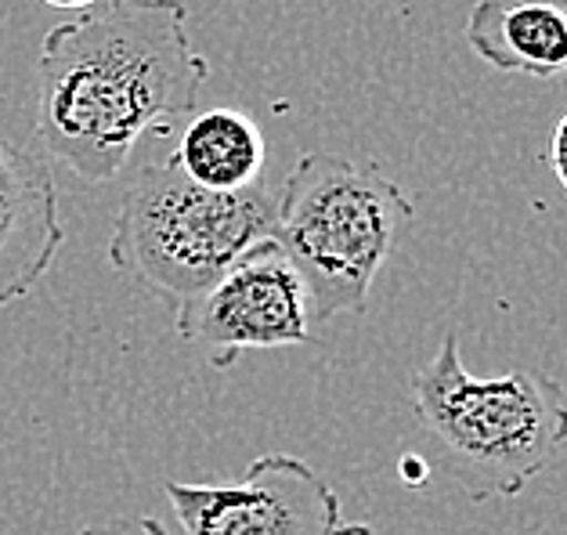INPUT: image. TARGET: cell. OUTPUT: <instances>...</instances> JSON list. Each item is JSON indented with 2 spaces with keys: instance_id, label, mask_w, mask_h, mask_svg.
<instances>
[{
  "instance_id": "cell-1",
  "label": "cell",
  "mask_w": 567,
  "mask_h": 535,
  "mask_svg": "<svg viewBox=\"0 0 567 535\" xmlns=\"http://www.w3.org/2000/svg\"><path fill=\"white\" fill-rule=\"evenodd\" d=\"M206 76L185 0H102L40 44L37 138L87 185H105L148 127L196 113Z\"/></svg>"
},
{
  "instance_id": "cell-2",
  "label": "cell",
  "mask_w": 567,
  "mask_h": 535,
  "mask_svg": "<svg viewBox=\"0 0 567 535\" xmlns=\"http://www.w3.org/2000/svg\"><path fill=\"white\" fill-rule=\"evenodd\" d=\"M409 405L431 438L437 466L470 503L509 500L532 485L567 445V402L543 369L481 380L449 333L409 380Z\"/></svg>"
},
{
  "instance_id": "cell-3",
  "label": "cell",
  "mask_w": 567,
  "mask_h": 535,
  "mask_svg": "<svg viewBox=\"0 0 567 535\" xmlns=\"http://www.w3.org/2000/svg\"><path fill=\"white\" fill-rule=\"evenodd\" d=\"M412 225V199L377 163L308 153L279 188L271 239L311 300V322L369 308L386 257Z\"/></svg>"
},
{
  "instance_id": "cell-4",
  "label": "cell",
  "mask_w": 567,
  "mask_h": 535,
  "mask_svg": "<svg viewBox=\"0 0 567 535\" xmlns=\"http://www.w3.org/2000/svg\"><path fill=\"white\" fill-rule=\"evenodd\" d=\"M279 188L210 192L192 185L174 163L134 174L116 210L109 260L152 297L185 305L214 286L246 250L271 239Z\"/></svg>"
},
{
  "instance_id": "cell-5",
  "label": "cell",
  "mask_w": 567,
  "mask_h": 535,
  "mask_svg": "<svg viewBox=\"0 0 567 535\" xmlns=\"http://www.w3.org/2000/svg\"><path fill=\"white\" fill-rule=\"evenodd\" d=\"M311 300L275 239H260L214 286L177 305V337L203 348L217 369L243 351L293 348L311 340Z\"/></svg>"
},
{
  "instance_id": "cell-6",
  "label": "cell",
  "mask_w": 567,
  "mask_h": 535,
  "mask_svg": "<svg viewBox=\"0 0 567 535\" xmlns=\"http://www.w3.org/2000/svg\"><path fill=\"white\" fill-rule=\"evenodd\" d=\"M185 535H333L337 488L300 456H257L235 485H163Z\"/></svg>"
},
{
  "instance_id": "cell-7",
  "label": "cell",
  "mask_w": 567,
  "mask_h": 535,
  "mask_svg": "<svg viewBox=\"0 0 567 535\" xmlns=\"http://www.w3.org/2000/svg\"><path fill=\"white\" fill-rule=\"evenodd\" d=\"M62 243L59 185L48 160L0 134V308L37 290Z\"/></svg>"
},
{
  "instance_id": "cell-8",
  "label": "cell",
  "mask_w": 567,
  "mask_h": 535,
  "mask_svg": "<svg viewBox=\"0 0 567 535\" xmlns=\"http://www.w3.org/2000/svg\"><path fill=\"white\" fill-rule=\"evenodd\" d=\"M463 37L492 70L549 80L567 70V0H477Z\"/></svg>"
},
{
  "instance_id": "cell-9",
  "label": "cell",
  "mask_w": 567,
  "mask_h": 535,
  "mask_svg": "<svg viewBox=\"0 0 567 535\" xmlns=\"http://www.w3.org/2000/svg\"><path fill=\"white\" fill-rule=\"evenodd\" d=\"M171 163L199 188L246 192L265 177L268 145L254 116L239 109H206L185 127Z\"/></svg>"
},
{
  "instance_id": "cell-10",
  "label": "cell",
  "mask_w": 567,
  "mask_h": 535,
  "mask_svg": "<svg viewBox=\"0 0 567 535\" xmlns=\"http://www.w3.org/2000/svg\"><path fill=\"white\" fill-rule=\"evenodd\" d=\"M546 163H549L553 177H557V182L564 185V192H567V113L557 120V127H553V134H549Z\"/></svg>"
},
{
  "instance_id": "cell-11",
  "label": "cell",
  "mask_w": 567,
  "mask_h": 535,
  "mask_svg": "<svg viewBox=\"0 0 567 535\" xmlns=\"http://www.w3.org/2000/svg\"><path fill=\"white\" fill-rule=\"evenodd\" d=\"M102 535H167L163 532V525L156 517H142V521H113V525H105V528H99Z\"/></svg>"
},
{
  "instance_id": "cell-12",
  "label": "cell",
  "mask_w": 567,
  "mask_h": 535,
  "mask_svg": "<svg viewBox=\"0 0 567 535\" xmlns=\"http://www.w3.org/2000/svg\"><path fill=\"white\" fill-rule=\"evenodd\" d=\"M401 482H405V485H423L426 482V463L420 456H405V460H401Z\"/></svg>"
},
{
  "instance_id": "cell-13",
  "label": "cell",
  "mask_w": 567,
  "mask_h": 535,
  "mask_svg": "<svg viewBox=\"0 0 567 535\" xmlns=\"http://www.w3.org/2000/svg\"><path fill=\"white\" fill-rule=\"evenodd\" d=\"M44 4L54 11H91L94 4H102V0H44Z\"/></svg>"
},
{
  "instance_id": "cell-14",
  "label": "cell",
  "mask_w": 567,
  "mask_h": 535,
  "mask_svg": "<svg viewBox=\"0 0 567 535\" xmlns=\"http://www.w3.org/2000/svg\"><path fill=\"white\" fill-rule=\"evenodd\" d=\"M333 535H377V532H372V525H362V521H358V525H340Z\"/></svg>"
},
{
  "instance_id": "cell-15",
  "label": "cell",
  "mask_w": 567,
  "mask_h": 535,
  "mask_svg": "<svg viewBox=\"0 0 567 535\" xmlns=\"http://www.w3.org/2000/svg\"><path fill=\"white\" fill-rule=\"evenodd\" d=\"M80 535H102L99 528H84V532H80Z\"/></svg>"
}]
</instances>
